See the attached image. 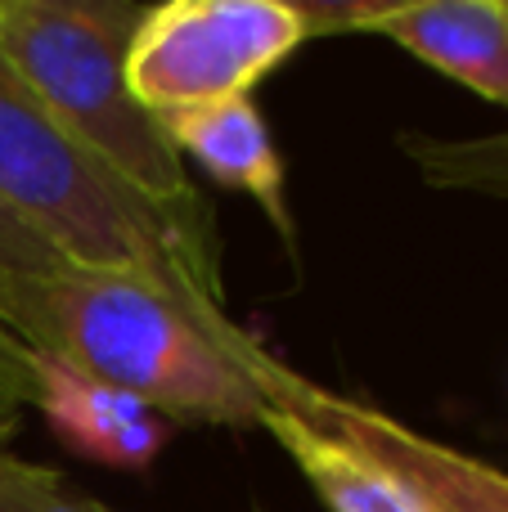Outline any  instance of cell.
<instances>
[{"instance_id":"obj_6","label":"cell","mask_w":508,"mask_h":512,"mask_svg":"<svg viewBox=\"0 0 508 512\" xmlns=\"http://www.w3.org/2000/svg\"><path fill=\"white\" fill-rule=\"evenodd\" d=\"M36 400L50 432L68 445L77 459L104 463V468L140 472L167 450L171 423L153 414L131 391H117L90 373L72 369L63 360L36 355Z\"/></svg>"},{"instance_id":"obj_10","label":"cell","mask_w":508,"mask_h":512,"mask_svg":"<svg viewBox=\"0 0 508 512\" xmlns=\"http://www.w3.org/2000/svg\"><path fill=\"white\" fill-rule=\"evenodd\" d=\"M401 153L414 162L423 185L450 194H482L508 203V131L477 140H437V135L401 131Z\"/></svg>"},{"instance_id":"obj_1","label":"cell","mask_w":508,"mask_h":512,"mask_svg":"<svg viewBox=\"0 0 508 512\" xmlns=\"http://www.w3.org/2000/svg\"><path fill=\"white\" fill-rule=\"evenodd\" d=\"M0 319L36 355L131 391L176 423L261 427L270 409L252 373L257 337L180 306L140 274L59 265L9 288Z\"/></svg>"},{"instance_id":"obj_7","label":"cell","mask_w":508,"mask_h":512,"mask_svg":"<svg viewBox=\"0 0 508 512\" xmlns=\"http://www.w3.org/2000/svg\"><path fill=\"white\" fill-rule=\"evenodd\" d=\"M369 32L508 108V0H387L374 9Z\"/></svg>"},{"instance_id":"obj_4","label":"cell","mask_w":508,"mask_h":512,"mask_svg":"<svg viewBox=\"0 0 508 512\" xmlns=\"http://www.w3.org/2000/svg\"><path fill=\"white\" fill-rule=\"evenodd\" d=\"M311 41L284 0H167L144 9L126 45V90L158 122L248 99Z\"/></svg>"},{"instance_id":"obj_14","label":"cell","mask_w":508,"mask_h":512,"mask_svg":"<svg viewBox=\"0 0 508 512\" xmlns=\"http://www.w3.org/2000/svg\"><path fill=\"white\" fill-rule=\"evenodd\" d=\"M18 409H23V405H14V400L0 391V454H5L9 436H14V427H18Z\"/></svg>"},{"instance_id":"obj_11","label":"cell","mask_w":508,"mask_h":512,"mask_svg":"<svg viewBox=\"0 0 508 512\" xmlns=\"http://www.w3.org/2000/svg\"><path fill=\"white\" fill-rule=\"evenodd\" d=\"M0 512H108L50 468L0 454Z\"/></svg>"},{"instance_id":"obj_13","label":"cell","mask_w":508,"mask_h":512,"mask_svg":"<svg viewBox=\"0 0 508 512\" xmlns=\"http://www.w3.org/2000/svg\"><path fill=\"white\" fill-rule=\"evenodd\" d=\"M36 351L14 333V328L0 319V391H5L14 405H32L36 400Z\"/></svg>"},{"instance_id":"obj_12","label":"cell","mask_w":508,"mask_h":512,"mask_svg":"<svg viewBox=\"0 0 508 512\" xmlns=\"http://www.w3.org/2000/svg\"><path fill=\"white\" fill-rule=\"evenodd\" d=\"M59 265H68L41 234H32L18 216H9L0 207V301H5L9 288L27 279H41V274H54Z\"/></svg>"},{"instance_id":"obj_3","label":"cell","mask_w":508,"mask_h":512,"mask_svg":"<svg viewBox=\"0 0 508 512\" xmlns=\"http://www.w3.org/2000/svg\"><path fill=\"white\" fill-rule=\"evenodd\" d=\"M0 207L41 234L68 265L126 270L180 306L225 315L216 256L198 252L158 207L99 167L0 54Z\"/></svg>"},{"instance_id":"obj_8","label":"cell","mask_w":508,"mask_h":512,"mask_svg":"<svg viewBox=\"0 0 508 512\" xmlns=\"http://www.w3.org/2000/svg\"><path fill=\"white\" fill-rule=\"evenodd\" d=\"M167 140L176 144L180 158H194L221 189H239L252 203L266 207L270 225L293 243V221H288V180H284V158L275 149L266 117L257 113L252 99H230V104L194 108L162 122Z\"/></svg>"},{"instance_id":"obj_2","label":"cell","mask_w":508,"mask_h":512,"mask_svg":"<svg viewBox=\"0 0 508 512\" xmlns=\"http://www.w3.org/2000/svg\"><path fill=\"white\" fill-rule=\"evenodd\" d=\"M144 9L126 0H0V54L99 167L216 256L212 216L185 158L126 90V45Z\"/></svg>"},{"instance_id":"obj_9","label":"cell","mask_w":508,"mask_h":512,"mask_svg":"<svg viewBox=\"0 0 508 512\" xmlns=\"http://www.w3.org/2000/svg\"><path fill=\"white\" fill-rule=\"evenodd\" d=\"M261 427L284 445V454L302 468V477L311 481V490L329 512H432L419 499V490H410L374 454L293 409L270 405Z\"/></svg>"},{"instance_id":"obj_5","label":"cell","mask_w":508,"mask_h":512,"mask_svg":"<svg viewBox=\"0 0 508 512\" xmlns=\"http://www.w3.org/2000/svg\"><path fill=\"white\" fill-rule=\"evenodd\" d=\"M252 373H257L270 405L293 409V414L311 418V423L338 432L342 441L374 454L405 486L419 490V499L432 512H508V472L495 463L455 450V445L401 423V418H392L387 409L369 405L360 396L315 387L311 378L293 373L266 346L252 351Z\"/></svg>"}]
</instances>
